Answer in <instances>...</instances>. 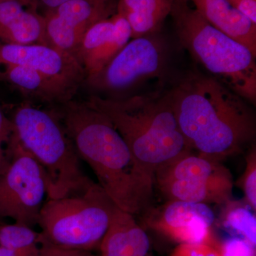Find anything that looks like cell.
<instances>
[{
  "label": "cell",
  "mask_w": 256,
  "mask_h": 256,
  "mask_svg": "<svg viewBox=\"0 0 256 256\" xmlns=\"http://www.w3.org/2000/svg\"><path fill=\"white\" fill-rule=\"evenodd\" d=\"M88 252L64 250L60 249L48 248L44 256H86Z\"/></svg>",
  "instance_id": "obj_28"
},
{
  "label": "cell",
  "mask_w": 256,
  "mask_h": 256,
  "mask_svg": "<svg viewBox=\"0 0 256 256\" xmlns=\"http://www.w3.org/2000/svg\"><path fill=\"white\" fill-rule=\"evenodd\" d=\"M188 0H176L170 15L178 41L208 76L256 105V56L210 24Z\"/></svg>",
  "instance_id": "obj_4"
},
{
  "label": "cell",
  "mask_w": 256,
  "mask_h": 256,
  "mask_svg": "<svg viewBox=\"0 0 256 256\" xmlns=\"http://www.w3.org/2000/svg\"><path fill=\"white\" fill-rule=\"evenodd\" d=\"M175 180L228 181L233 176L222 162L188 150L162 165L154 174V184Z\"/></svg>",
  "instance_id": "obj_17"
},
{
  "label": "cell",
  "mask_w": 256,
  "mask_h": 256,
  "mask_svg": "<svg viewBox=\"0 0 256 256\" xmlns=\"http://www.w3.org/2000/svg\"><path fill=\"white\" fill-rule=\"evenodd\" d=\"M54 109L80 160L120 210L136 216L151 207L154 178L133 156L107 116L89 102L70 100Z\"/></svg>",
  "instance_id": "obj_1"
},
{
  "label": "cell",
  "mask_w": 256,
  "mask_h": 256,
  "mask_svg": "<svg viewBox=\"0 0 256 256\" xmlns=\"http://www.w3.org/2000/svg\"><path fill=\"white\" fill-rule=\"evenodd\" d=\"M117 3L116 0H68L48 10L44 16L46 44L75 58L88 30L116 14Z\"/></svg>",
  "instance_id": "obj_9"
},
{
  "label": "cell",
  "mask_w": 256,
  "mask_h": 256,
  "mask_svg": "<svg viewBox=\"0 0 256 256\" xmlns=\"http://www.w3.org/2000/svg\"><path fill=\"white\" fill-rule=\"evenodd\" d=\"M5 1V0H0V2Z\"/></svg>",
  "instance_id": "obj_31"
},
{
  "label": "cell",
  "mask_w": 256,
  "mask_h": 256,
  "mask_svg": "<svg viewBox=\"0 0 256 256\" xmlns=\"http://www.w3.org/2000/svg\"><path fill=\"white\" fill-rule=\"evenodd\" d=\"M6 156L10 163L0 173V220L32 227L38 224L47 198L46 175L41 165L10 136Z\"/></svg>",
  "instance_id": "obj_7"
},
{
  "label": "cell",
  "mask_w": 256,
  "mask_h": 256,
  "mask_svg": "<svg viewBox=\"0 0 256 256\" xmlns=\"http://www.w3.org/2000/svg\"><path fill=\"white\" fill-rule=\"evenodd\" d=\"M86 256H100L94 255V254H92V252H88L86 255Z\"/></svg>",
  "instance_id": "obj_30"
},
{
  "label": "cell",
  "mask_w": 256,
  "mask_h": 256,
  "mask_svg": "<svg viewBox=\"0 0 256 256\" xmlns=\"http://www.w3.org/2000/svg\"><path fill=\"white\" fill-rule=\"evenodd\" d=\"M116 208L96 182L78 193L46 200L38 222L42 246L92 252L100 246Z\"/></svg>",
  "instance_id": "obj_6"
},
{
  "label": "cell",
  "mask_w": 256,
  "mask_h": 256,
  "mask_svg": "<svg viewBox=\"0 0 256 256\" xmlns=\"http://www.w3.org/2000/svg\"><path fill=\"white\" fill-rule=\"evenodd\" d=\"M218 250L222 256H256V246L237 236L224 240L220 244Z\"/></svg>",
  "instance_id": "obj_23"
},
{
  "label": "cell",
  "mask_w": 256,
  "mask_h": 256,
  "mask_svg": "<svg viewBox=\"0 0 256 256\" xmlns=\"http://www.w3.org/2000/svg\"><path fill=\"white\" fill-rule=\"evenodd\" d=\"M169 92L178 128L192 150L222 162L254 141L255 114L218 80L191 74Z\"/></svg>",
  "instance_id": "obj_2"
},
{
  "label": "cell",
  "mask_w": 256,
  "mask_h": 256,
  "mask_svg": "<svg viewBox=\"0 0 256 256\" xmlns=\"http://www.w3.org/2000/svg\"><path fill=\"white\" fill-rule=\"evenodd\" d=\"M212 26L247 47L256 56V24L227 0H188Z\"/></svg>",
  "instance_id": "obj_16"
},
{
  "label": "cell",
  "mask_w": 256,
  "mask_h": 256,
  "mask_svg": "<svg viewBox=\"0 0 256 256\" xmlns=\"http://www.w3.org/2000/svg\"><path fill=\"white\" fill-rule=\"evenodd\" d=\"M48 248L36 246L25 248L13 249L0 246V256H44Z\"/></svg>",
  "instance_id": "obj_26"
},
{
  "label": "cell",
  "mask_w": 256,
  "mask_h": 256,
  "mask_svg": "<svg viewBox=\"0 0 256 256\" xmlns=\"http://www.w3.org/2000/svg\"><path fill=\"white\" fill-rule=\"evenodd\" d=\"M36 246H42L40 232L22 224H0V246L20 249Z\"/></svg>",
  "instance_id": "obj_21"
},
{
  "label": "cell",
  "mask_w": 256,
  "mask_h": 256,
  "mask_svg": "<svg viewBox=\"0 0 256 256\" xmlns=\"http://www.w3.org/2000/svg\"><path fill=\"white\" fill-rule=\"evenodd\" d=\"M170 256H222L218 248L205 244H181Z\"/></svg>",
  "instance_id": "obj_24"
},
{
  "label": "cell",
  "mask_w": 256,
  "mask_h": 256,
  "mask_svg": "<svg viewBox=\"0 0 256 256\" xmlns=\"http://www.w3.org/2000/svg\"><path fill=\"white\" fill-rule=\"evenodd\" d=\"M12 130L11 120H9L5 116L1 105H0V173L2 172L10 163L4 150V144L8 142Z\"/></svg>",
  "instance_id": "obj_25"
},
{
  "label": "cell",
  "mask_w": 256,
  "mask_h": 256,
  "mask_svg": "<svg viewBox=\"0 0 256 256\" xmlns=\"http://www.w3.org/2000/svg\"><path fill=\"white\" fill-rule=\"evenodd\" d=\"M168 48L159 33L132 38L98 74L88 79L90 86L121 92L164 73Z\"/></svg>",
  "instance_id": "obj_8"
},
{
  "label": "cell",
  "mask_w": 256,
  "mask_h": 256,
  "mask_svg": "<svg viewBox=\"0 0 256 256\" xmlns=\"http://www.w3.org/2000/svg\"><path fill=\"white\" fill-rule=\"evenodd\" d=\"M11 137L34 156L46 175L47 200L84 191L92 182L84 173L80 158L55 111L30 104L16 108Z\"/></svg>",
  "instance_id": "obj_5"
},
{
  "label": "cell",
  "mask_w": 256,
  "mask_h": 256,
  "mask_svg": "<svg viewBox=\"0 0 256 256\" xmlns=\"http://www.w3.org/2000/svg\"><path fill=\"white\" fill-rule=\"evenodd\" d=\"M31 67L77 90L85 74L74 57L44 44H12L0 42V66Z\"/></svg>",
  "instance_id": "obj_11"
},
{
  "label": "cell",
  "mask_w": 256,
  "mask_h": 256,
  "mask_svg": "<svg viewBox=\"0 0 256 256\" xmlns=\"http://www.w3.org/2000/svg\"><path fill=\"white\" fill-rule=\"evenodd\" d=\"M161 193L168 200L192 203L225 204L233 200V180L229 181H200L175 180L158 182Z\"/></svg>",
  "instance_id": "obj_18"
},
{
  "label": "cell",
  "mask_w": 256,
  "mask_h": 256,
  "mask_svg": "<svg viewBox=\"0 0 256 256\" xmlns=\"http://www.w3.org/2000/svg\"><path fill=\"white\" fill-rule=\"evenodd\" d=\"M0 80L32 98L56 105L72 100L76 92L36 69L22 66H0Z\"/></svg>",
  "instance_id": "obj_14"
},
{
  "label": "cell",
  "mask_w": 256,
  "mask_h": 256,
  "mask_svg": "<svg viewBox=\"0 0 256 256\" xmlns=\"http://www.w3.org/2000/svg\"><path fill=\"white\" fill-rule=\"evenodd\" d=\"M235 9L240 12L256 24V0H227Z\"/></svg>",
  "instance_id": "obj_27"
},
{
  "label": "cell",
  "mask_w": 256,
  "mask_h": 256,
  "mask_svg": "<svg viewBox=\"0 0 256 256\" xmlns=\"http://www.w3.org/2000/svg\"><path fill=\"white\" fill-rule=\"evenodd\" d=\"M176 0H118L116 13L124 16L131 38L159 33Z\"/></svg>",
  "instance_id": "obj_19"
},
{
  "label": "cell",
  "mask_w": 256,
  "mask_h": 256,
  "mask_svg": "<svg viewBox=\"0 0 256 256\" xmlns=\"http://www.w3.org/2000/svg\"><path fill=\"white\" fill-rule=\"evenodd\" d=\"M130 38L129 24L118 13L92 25L82 38L75 56L86 80L98 74Z\"/></svg>",
  "instance_id": "obj_12"
},
{
  "label": "cell",
  "mask_w": 256,
  "mask_h": 256,
  "mask_svg": "<svg viewBox=\"0 0 256 256\" xmlns=\"http://www.w3.org/2000/svg\"><path fill=\"white\" fill-rule=\"evenodd\" d=\"M88 100L108 118L138 162L154 178L162 165L192 150L178 128L169 92L124 98L94 96Z\"/></svg>",
  "instance_id": "obj_3"
},
{
  "label": "cell",
  "mask_w": 256,
  "mask_h": 256,
  "mask_svg": "<svg viewBox=\"0 0 256 256\" xmlns=\"http://www.w3.org/2000/svg\"><path fill=\"white\" fill-rule=\"evenodd\" d=\"M144 215L148 227L178 244H205L220 247L212 227L215 220L213 210L205 204L168 200Z\"/></svg>",
  "instance_id": "obj_10"
},
{
  "label": "cell",
  "mask_w": 256,
  "mask_h": 256,
  "mask_svg": "<svg viewBox=\"0 0 256 256\" xmlns=\"http://www.w3.org/2000/svg\"><path fill=\"white\" fill-rule=\"evenodd\" d=\"M222 214L224 228L234 236L240 237L256 246V217L255 210L245 201H234L226 203Z\"/></svg>",
  "instance_id": "obj_20"
},
{
  "label": "cell",
  "mask_w": 256,
  "mask_h": 256,
  "mask_svg": "<svg viewBox=\"0 0 256 256\" xmlns=\"http://www.w3.org/2000/svg\"><path fill=\"white\" fill-rule=\"evenodd\" d=\"M99 248L100 256H150V242L134 216L117 207Z\"/></svg>",
  "instance_id": "obj_15"
},
{
  "label": "cell",
  "mask_w": 256,
  "mask_h": 256,
  "mask_svg": "<svg viewBox=\"0 0 256 256\" xmlns=\"http://www.w3.org/2000/svg\"><path fill=\"white\" fill-rule=\"evenodd\" d=\"M239 186L244 191L245 201L252 210H256V149L252 146L246 156V166L242 178L238 182Z\"/></svg>",
  "instance_id": "obj_22"
},
{
  "label": "cell",
  "mask_w": 256,
  "mask_h": 256,
  "mask_svg": "<svg viewBox=\"0 0 256 256\" xmlns=\"http://www.w3.org/2000/svg\"><path fill=\"white\" fill-rule=\"evenodd\" d=\"M0 42L12 44H46L44 16L34 0L0 2Z\"/></svg>",
  "instance_id": "obj_13"
},
{
  "label": "cell",
  "mask_w": 256,
  "mask_h": 256,
  "mask_svg": "<svg viewBox=\"0 0 256 256\" xmlns=\"http://www.w3.org/2000/svg\"><path fill=\"white\" fill-rule=\"evenodd\" d=\"M67 1L68 0H40L42 4L48 8V10L55 9Z\"/></svg>",
  "instance_id": "obj_29"
}]
</instances>
